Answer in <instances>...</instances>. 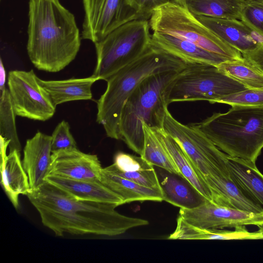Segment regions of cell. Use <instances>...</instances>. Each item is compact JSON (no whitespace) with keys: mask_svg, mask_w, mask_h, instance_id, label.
Here are the masks:
<instances>
[{"mask_svg":"<svg viewBox=\"0 0 263 263\" xmlns=\"http://www.w3.org/2000/svg\"><path fill=\"white\" fill-rule=\"evenodd\" d=\"M52 153L64 149L77 148L76 141L70 133V126L63 120L54 128L52 135Z\"/></svg>","mask_w":263,"mask_h":263,"instance_id":"cell-31","label":"cell"},{"mask_svg":"<svg viewBox=\"0 0 263 263\" xmlns=\"http://www.w3.org/2000/svg\"><path fill=\"white\" fill-rule=\"evenodd\" d=\"M0 171L2 186L13 206L17 209L19 195H27L31 190L20 152L13 151L5 159H1Z\"/></svg>","mask_w":263,"mask_h":263,"instance_id":"cell-20","label":"cell"},{"mask_svg":"<svg viewBox=\"0 0 263 263\" xmlns=\"http://www.w3.org/2000/svg\"><path fill=\"white\" fill-rule=\"evenodd\" d=\"M102 168L97 155L83 153L77 147L52 153L49 175L100 181Z\"/></svg>","mask_w":263,"mask_h":263,"instance_id":"cell-12","label":"cell"},{"mask_svg":"<svg viewBox=\"0 0 263 263\" xmlns=\"http://www.w3.org/2000/svg\"><path fill=\"white\" fill-rule=\"evenodd\" d=\"M51 141V136L40 132L26 141L22 163L31 190L42 186L49 175L52 154Z\"/></svg>","mask_w":263,"mask_h":263,"instance_id":"cell-14","label":"cell"},{"mask_svg":"<svg viewBox=\"0 0 263 263\" xmlns=\"http://www.w3.org/2000/svg\"><path fill=\"white\" fill-rule=\"evenodd\" d=\"M143 129L144 145L140 156L154 166L182 176L153 128L143 123Z\"/></svg>","mask_w":263,"mask_h":263,"instance_id":"cell-26","label":"cell"},{"mask_svg":"<svg viewBox=\"0 0 263 263\" xmlns=\"http://www.w3.org/2000/svg\"><path fill=\"white\" fill-rule=\"evenodd\" d=\"M151 44L180 59L186 64H209L216 66L230 59L175 36L152 32Z\"/></svg>","mask_w":263,"mask_h":263,"instance_id":"cell-15","label":"cell"},{"mask_svg":"<svg viewBox=\"0 0 263 263\" xmlns=\"http://www.w3.org/2000/svg\"><path fill=\"white\" fill-rule=\"evenodd\" d=\"M6 73L5 67L3 65L2 59L0 60V90H3L5 87Z\"/></svg>","mask_w":263,"mask_h":263,"instance_id":"cell-34","label":"cell"},{"mask_svg":"<svg viewBox=\"0 0 263 263\" xmlns=\"http://www.w3.org/2000/svg\"><path fill=\"white\" fill-rule=\"evenodd\" d=\"M204 180L211 191L213 203L242 211L263 212V208L250 199L230 175H210Z\"/></svg>","mask_w":263,"mask_h":263,"instance_id":"cell-19","label":"cell"},{"mask_svg":"<svg viewBox=\"0 0 263 263\" xmlns=\"http://www.w3.org/2000/svg\"><path fill=\"white\" fill-rule=\"evenodd\" d=\"M217 66L247 88L263 90V73L243 57L239 59L226 61Z\"/></svg>","mask_w":263,"mask_h":263,"instance_id":"cell-27","label":"cell"},{"mask_svg":"<svg viewBox=\"0 0 263 263\" xmlns=\"http://www.w3.org/2000/svg\"><path fill=\"white\" fill-rule=\"evenodd\" d=\"M16 116L8 89L6 88L0 93V136L10 141L9 152L21 151L16 128Z\"/></svg>","mask_w":263,"mask_h":263,"instance_id":"cell-28","label":"cell"},{"mask_svg":"<svg viewBox=\"0 0 263 263\" xmlns=\"http://www.w3.org/2000/svg\"><path fill=\"white\" fill-rule=\"evenodd\" d=\"M218 103L233 105L263 106V90L247 89L225 96Z\"/></svg>","mask_w":263,"mask_h":263,"instance_id":"cell-30","label":"cell"},{"mask_svg":"<svg viewBox=\"0 0 263 263\" xmlns=\"http://www.w3.org/2000/svg\"><path fill=\"white\" fill-rule=\"evenodd\" d=\"M180 215L188 223L202 228L223 229L263 223V212L256 213L217 204L206 200L191 209L180 208Z\"/></svg>","mask_w":263,"mask_h":263,"instance_id":"cell-11","label":"cell"},{"mask_svg":"<svg viewBox=\"0 0 263 263\" xmlns=\"http://www.w3.org/2000/svg\"><path fill=\"white\" fill-rule=\"evenodd\" d=\"M150 30L148 20H135L95 43L97 62L91 76L105 81L137 59L151 45Z\"/></svg>","mask_w":263,"mask_h":263,"instance_id":"cell-6","label":"cell"},{"mask_svg":"<svg viewBox=\"0 0 263 263\" xmlns=\"http://www.w3.org/2000/svg\"><path fill=\"white\" fill-rule=\"evenodd\" d=\"M243 84L209 64H187L170 84L167 101L217 103L228 95L247 89Z\"/></svg>","mask_w":263,"mask_h":263,"instance_id":"cell-8","label":"cell"},{"mask_svg":"<svg viewBox=\"0 0 263 263\" xmlns=\"http://www.w3.org/2000/svg\"><path fill=\"white\" fill-rule=\"evenodd\" d=\"M245 0H178L195 16L240 20Z\"/></svg>","mask_w":263,"mask_h":263,"instance_id":"cell-25","label":"cell"},{"mask_svg":"<svg viewBox=\"0 0 263 263\" xmlns=\"http://www.w3.org/2000/svg\"><path fill=\"white\" fill-rule=\"evenodd\" d=\"M178 0H126L128 5L135 12L139 19L149 20L153 11L170 2Z\"/></svg>","mask_w":263,"mask_h":263,"instance_id":"cell-32","label":"cell"},{"mask_svg":"<svg viewBox=\"0 0 263 263\" xmlns=\"http://www.w3.org/2000/svg\"><path fill=\"white\" fill-rule=\"evenodd\" d=\"M45 181L80 200L116 204H123L120 196L100 181L78 180L48 175Z\"/></svg>","mask_w":263,"mask_h":263,"instance_id":"cell-16","label":"cell"},{"mask_svg":"<svg viewBox=\"0 0 263 263\" xmlns=\"http://www.w3.org/2000/svg\"><path fill=\"white\" fill-rule=\"evenodd\" d=\"M103 168L106 172L162 192L154 165L140 156L119 152L114 157V163Z\"/></svg>","mask_w":263,"mask_h":263,"instance_id":"cell-18","label":"cell"},{"mask_svg":"<svg viewBox=\"0 0 263 263\" xmlns=\"http://www.w3.org/2000/svg\"><path fill=\"white\" fill-rule=\"evenodd\" d=\"M186 63L153 45L137 59L105 81L107 87L97 101V122L103 125L107 136L119 140V123L122 108L139 84L148 76L184 68Z\"/></svg>","mask_w":263,"mask_h":263,"instance_id":"cell-3","label":"cell"},{"mask_svg":"<svg viewBox=\"0 0 263 263\" xmlns=\"http://www.w3.org/2000/svg\"><path fill=\"white\" fill-rule=\"evenodd\" d=\"M240 20L263 37V0H245Z\"/></svg>","mask_w":263,"mask_h":263,"instance_id":"cell-29","label":"cell"},{"mask_svg":"<svg viewBox=\"0 0 263 263\" xmlns=\"http://www.w3.org/2000/svg\"><path fill=\"white\" fill-rule=\"evenodd\" d=\"M180 174L208 200L213 202L211 191L178 142L163 129L153 128Z\"/></svg>","mask_w":263,"mask_h":263,"instance_id":"cell-23","label":"cell"},{"mask_svg":"<svg viewBox=\"0 0 263 263\" xmlns=\"http://www.w3.org/2000/svg\"><path fill=\"white\" fill-rule=\"evenodd\" d=\"M148 21L153 32L183 39L230 60L242 57L240 51L207 28L182 4L170 2L164 4L153 11Z\"/></svg>","mask_w":263,"mask_h":263,"instance_id":"cell-7","label":"cell"},{"mask_svg":"<svg viewBox=\"0 0 263 263\" xmlns=\"http://www.w3.org/2000/svg\"><path fill=\"white\" fill-rule=\"evenodd\" d=\"M230 177L242 192L263 208V175L256 163L228 156Z\"/></svg>","mask_w":263,"mask_h":263,"instance_id":"cell-22","label":"cell"},{"mask_svg":"<svg viewBox=\"0 0 263 263\" xmlns=\"http://www.w3.org/2000/svg\"><path fill=\"white\" fill-rule=\"evenodd\" d=\"M242 55L263 73V43L253 50Z\"/></svg>","mask_w":263,"mask_h":263,"instance_id":"cell-33","label":"cell"},{"mask_svg":"<svg viewBox=\"0 0 263 263\" xmlns=\"http://www.w3.org/2000/svg\"><path fill=\"white\" fill-rule=\"evenodd\" d=\"M181 70L148 76L129 96L122 108L119 123L120 139L140 156L144 145L143 124L152 128H163L169 105L168 88Z\"/></svg>","mask_w":263,"mask_h":263,"instance_id":"cell-5","label":"cell"},{"mask_svg":"<svg viewBox=\"0 0 263 263\" xmlns=\"http://www.w3.org/2000/svg\"><path fill=\"white\" fill-rule=\"evenodd\" d=\"M191 124L230 157L256 163L263 148V106H231Z\"/></svg>","mask_w":263,"mask_h":263,"instance_id":"cell-4","label":"cell"},{"mask_svg":"<svg viewBox=\"0 0 263 263\" xmlns=\"http://www.w3.org/2000/svg\"><path fill=\"white\" fill-rule=\"evenodd\" d=\"M100 181L123 199V204L133 201L163 200L162 192L149 188L102 168Z\"/></svg>","mask_w":263,"mask_h":263,"instance_id":"cell-24","label":"cell"},{"mask_svg":"<svg viewBox=\"0 0 263 263\" xmlns=\"http://www.w3.org/2000/svg\"><path fill=\"white\" fill-rule=\"evenodd\" d=\"M27 51L37 69L59 72L74 60L81 33L72 13L59 0H29Z\"/></svg>","mask_w":263,"mask_h":263,"instance_id":"cell-2","label":"cell"},{"mask_svg":"<svg viewBox=\"0 0 263 263\" xmlns=\"http://www.w3.org/2000/svg\"><path fill=\"white\" fill-rule=\"evenodd\" d=\"M43 224L57 236L64 234L114 236L147 225V220L128 217L116 204L80 200L46 181L26 195Z\"/></svg>","mask_w":263,"mask_h":263,"instance_id":"cell-1","label":"cell"},{"mask_svg":"<svg viewBox=\"0 0 263 263\" xmlns=\"http://www.w3.org/2000/svg\"><path fill=\"white\" fill-rule=\"evenodd\" d=\"M156 171L163 201L180 208L191 209L208 200L182 176L160 167Z\"/></svg>","mask_w":263,"mask_h":263,"instance_id":"cell-17","label":"cell"},{"mask_svg":"<svg viewBox=\"0 0 263 263\" xmlns=\"http://www.w3.org/2000/svg\"><path fill=\"white\" fill-rule=\"evenodd\" d=\"M207 28L242 54L251 51L263 43V37L237 19L196 16Z\"/></svg>","mask_w":263,"mask_h":263,"instance_id":"cell-13","label":"cell"},{"mask_svg":"<svg viewBox=\"0 0 263 263\" xmlns=\"http://www.w3.org/2000/svg\"><path fill=\"white\" fill-rule=\"evenodd\" d=\"M82 39L94 44L129 21L139 19L126 0H83Z\"/></svg>","mask_w":263,"mask_h":263,"instance_id":"cell-10","label":"cell"},{"mask_svg":"<svg viewBox=\"0 0 263 263\" xmlns=\"http://www.w3.org/2000/svg\"><path fill=\"white\" fill-rule=\"evenodd\" d=\"M98 80L92 76L63 80H44L38 78L55 106L70 101L91 100L92 86Z\"/></svg>","mask_w":263,"mask_h":263,"instance_id":"cell-21","label":"cell"},{"mask_svg":"<svg viewBox=\"0 0 263 263\" xmlns=\"http://www.w3.org/2000/svg\"><path fill=\"white\" fill-rule=\"evenodd\" d=\"M38 78L32 69L11 70L8 74V90L16 116L45 121L54 115L56 106Z\"/></svg>","mask_w":263,"mask_h":263,"instance_id":"cell-9","label":"cell"}]
</instances>
